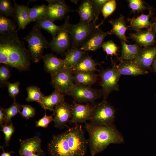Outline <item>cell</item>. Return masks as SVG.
Here are the masks:
<instances>
[{
    "label": "cell",
    "instance_id": "1",
    "mask_svg": "<svg viewBox=\"0 0 156 156\" xmlns=\"http://www.w3.org/2000/svg\"><path fill=\"white\" fill-rule=\"evenodd\" d=\"M30 55L16 30L0 35V63L21 70H28Z\"/></svg>",
    "mask_w": 156,
    "mask_h": 156
},
{
    "label": "cell",
    "instance_id": "2",
    "mask_svg": "<svg viewBox=\"0 0 156 156\" xmlns=\"http://www.w3.org/2000/svg\"><path fill=\"white\" fill-rule=\"evenodd\" d=\"M84 128L88 132V140L91 156L102 152L110 144H121L124 138L114 124L98 126L86 122Z\"/></svg>",
    "mask_w": 156,
    "mask_h": 156
},
{
    "label": "cell",
    "instance_id": "3",
    "mask_svg": "<svg viewBox=\"0 0 156 156\" xmlns=\"http://www.w3.org/2000/svg\"><path fill=\"white\" fill-rule=\"evenodd\" d=\"M68 142L72 156H84L88 141L85 138L81 125L77 124L66 131Z\"/></svg>",
    "mask_w": 156,
    "mask_h": 156
},
{
    "label": "cell",
    "instance_id": "4",
    "mask_svg": "<svg viewBox=\"0 0 156 156\" xmlns=\"http://www.w3.org/2000/svg\"><path fill=\"white\" fill-rule=\"evenodd\" d=\"M39 29L34 27L24 38L27 42L31 59L35 63L42 58L44 50L49 43Z\"/></svg>",
    "mask_w": 156,
    "mask_h": 156
},
{
    "label": "cell",
    "instance_id": "5",
    "mask_svg": "<svg viewBox=\"0 0 156 156\" xmlns=\"http://www.w3.org/2000/svg\"><path fill=\"white\" fill-rule=\"evenodd\" d=\"M115 114L113 107L104 99L100 103L93 105L90 123L98 126L112 125L115 120Z\"/></svg>",
    "mask_w": 156,
    "mask_h": 156
},
{
    "label": "cell",
    "instance_id": "6",
    "mask_svg": "<svg viewBox=\"0 0 156 156\" xmlns=\"http://www.w3.org/2000/svg\"><path fill=\"white\" fill-rule=\"evenodd\" d=\"M93 22H80L76 24H68L67 28L70 34L72 48H79L96 29Z\"/></svg>",
    "mask_w": 156,
    "mask_h": 156
},
{
    "label": "cell",
    "instance_id": "7",
    "mask_svg": "<svg viewBox=\"0 0 156 156\" xmlns=\"http://www.w3.org/2000/svg\"><path fill=\"white\" fill-rule=\"evenodd\" d=\"M69 23V17L67 16L55 36L48 43V47L57 53L64 52L71 44L70 37L67 28Z\"/></svg>",
    "mask_w": 156,
    "mask_h": 156
},
{
    "label": "cell",
    "instance_id": "8",
    "mask_svg": "<svg viewBox=\"0 0 156 156\" xmlns=\"http://www.w3.org/2000/svg\"><path fill=\"white\" fill-rule=\"evenodd\" d=\"M121 75L116 66L104 70L100 75L101 85L105 100L106 97L112 91L118 90V82Z\"/></svg>",
    "mask_w": 156,
    "mask_h": 156
},
{
    "label": "cell",
    "instance_id": "9",
    "mask_svg": "<svg viewBox=\"0 0 156 156\" xmlns=\"http://www.w3.org/2000/svg\"><path fill=\"white\" fill-rule=\"evenodd\" d=\"M51 77L53 86L64 94H68L75 85L72 69H65Z\"/></svg>",
    "mask_w": 156,
    "mask_h": 156
},
{
    "label": "cell",
    "instance_id": "10",
    "mask_svg": "<svg viewBox=\"0 0 156 156\" xmlns=\"http://www.w3.org/2000/svg\"><path fill=\"white\" fill-rule=\"evenodd\" d=\"M47 148L49 156H72L66 131L53 136L48 144Z\"/></svg>",
    "mask_w": 156,
    "mask_h": 156
},
{
    "label": "cell",
    "instance_id": "11",
    "mask_svg": "<svg viewBox=\"0 0 156 156\" xmlns=\"http://www.w3.org/2000/svg\"><path fill=\"white\" fill-rule=\"evenodd\" d=\"M68 94L79 103H92L100 96L96 90L89 86L79 84H75Z\"/></svg>",
    "mask_w": 156,
    "mask_h": 156
},
{
    "label": "cell",
    "instance_id": "12",
    "mask_svg": "<svg viewBox=\"0 0 156 156\" xmlns=\"http://www.w3.org/2000/svg\"><path fill=\"white\" fill-rule=\"evenodd\" d=\"M71 106L72 117L69 122L75 124L86 123L89 120L93 110V105L88 103L86 104L73 102Z\"/></svg>",
    "mask_w": 156,
    "mask_h": 156
},
{
    "label": "cell",
    "instance_id": "13",
    "mask_svg": "<svg viewBox=\"0 0 156 156\" xmlns=\"http://www.w3.org/2000/svg\"><path fill=\"white\" fill-rule=\"evenodd\" d=\"M53 112L54 127L64 128L72 117L71 106L64 102L56 106Z\"/></svg>",
    "mask_w": 156,
    "mask_h": 156
},
{
    "label": "cell",
    "instance_id": "14",
    "mask_svg": "<svg viewBox=\"0 0 156 156\" xmlns=\"http://www.w3.org/2000/svg\"><path fill=\"white\" fill-rule=\"evenodd\" d=\"M48 3L45 16L54 21L61 20L70 11L68 7L61 0H46Z\"/></svg>",
    "mask_w": 156,
    "mask_h": 156
},
{
    "label": "cell",
    "instance_id": "15",
    "mask_svg": "<svg viewBox=\"0 0 156 156\" xmlns=\"http://www.w3.org/2000/svg\"><path fill=\"white\" fill-rule=\"evenodd\" d=\"M109 34V31L104 32L96 29L79 49L84 51H95L101 47L105 38Z\"/></svg>",
    "mask_w": 156,
    "mask_h": 156
},
{
    "label": "cell",
    "instance_id": "16",
    "mask_svg": "<svg viewBox=\"0 0 156 156\" xmlns=\"http://www.w3.org/2000/svg\"><path fill=\"white\" fill-rule=\"evenodd\" d=\"M20 156H32L36 153L43 152L41 148V140L38 136L23 140L20 139Z\"/></svg>",
    "mask_w": 156,
    "mask_h": 156
},
{
    "label": "cell",
    "instance_id": "17",
    "mask_svg": "<svg viewBox=\"0 0 156 156\" xmlns=\"http://www.w3.org/2000/svg\"><path fill=\"white\" fill-rule=\"evenodd\" d=\"M156 56V47H146L140 49L134 62L145 69L151 68L153 60Z\"/></svg>",
    "mask_w": 156,
    "mask_h": 156
},
{
    "label": "cell",
    "instance_id": "18",
    "mask_svg": "<svg viewBox=\"0 0 156 156\" xmlns=\"http://www.w3.org/2000/svg\"><path fill=\"white\" fill-rule=\"evenodd\" d=\"M42 59L45 70L51 76L65 69L64 59L58 58L53 54H46Z\"/></svg>",
    "mask_w": 156,
    "mask_h": 156
},
{
    "label": "cell",
    "instance_id": "19",
    "mask_svg": "<svg viewBox=\"0 0 156 156\" xmlns=\"http://www.w3.org/2000/svg\"><path fill=\"white\" fill-rule=\"evenodd\" d=\"M77 12L80 18V22L94 23L95 19V13L92 0L83 1L79 6Z\"/></svg>",
    "mask_w": 156,
    "mask_h": 156
},
{
    "label": "cell",
    "instance_id": "20",
    "mask_svg": "<svg viewBox=\"0 0 156 156\" xmlns=\"http://www.w3.org/2000/svg\"><path fill=\"white\" fill-rule=\"evenodd\" d=\"M155 34L151 27L146 31L131 34L130 36L138 45L146 47H149L155 42Z\"/></svg>",
    "mask_w": 156,
    "mask_h": 156
},
{
    "label": "cell",
    "instance_id": "21",
    "mask_svg": "<svg viewBox=\"0 0 156 156\" xmlns=\"http://www.w3.org/2000/svg\"><path fill=\"white\" fill-rule=\"evenodd\" d=\"M14 2V9L15 18L17 21L19 29H24L26 26L31 22L29 14V9L27 5L18 4Z\"/></svg>",
    "mask_w": 156,
    "mask_h": 156
},
{
    "label": "cell",
    "instance_id": "22",
    "mask_svg": "<svg viewBox=\"0 0 156 156\" xmlns=\"http://www.w3.org/2000/svg\"><path fill=\"white\" fill-rule=\"evenodd\" d=\"M85 56V51L79 48H71L68 49L64 59L65 69H73Z\"/></svg>",
    "mask_w": 156,
    "mask_h": 156
},
{
    "label": "cell",
    "instance_id": "23",
    "mask_svg": "<svg viewBox=\"0 0 156 156\" xmlns=\"http://www.w3.org/2000/svg\"><path fill=\"white\" fill-rule=\"evenodd\" d=\"M116 66L121 75L135 76L148 73L146 70L135 64L133 60L123 62Z\"/></svg>",
    "mask_w": 156,
    "mask_h": 156
},
{
    "label": "cell",
    "instance_id": "24",
    "mask_svg": "<svg viewBox=\"0 0 156 156\" xmlns=\"http://www.w3.org/2000/svg\"><path fill=\"white\" fill-rule=\"evenodd\" d=\"M112 27V29L109 31V34H114L121 40L127 42L125 32L128 29L124 18L120 16L116 19H112L109 21Z\"/></svg>",
    "mask_w": 156,
    "mask_h": 156
},
{
    "label": "cell",
    "instance_id": "25",
    "mask_svg": "<svg viewBox=\"0 0 156 156\" xmlns=\"http://www.w3.org/2000/svg\"><path fill=\"white\" fill-rule=\"evenodd\" d=\"M64 102V94L55 89L50 95H44L40 105L45 109L53 111L56 106Z\"/></svg>",
    "mask_w": 156,
    "mask_h": 156
},
{
    "label": "cell",
    "instance_id": "26",
    "mask_svg": "<svg viewBox=\"0 0 156 156\" xmlns=\"http://www.w3.org/2000/svg\"><path fill=\"white\" fill-rule=\"evenodd\" d=\"M74 73L73 78L75 84L89 86L96 81L97 75L94 72H77Z\"/></svg>",
    "mask_w": 156,
    "mask_h": 156
},
{
    "label": "cell",
    "instance_id": "27",
    "mask_svg": "<svg viewBox=\"0 0 156 156\" xmlns=\"http://www.w3.org/2000/svg\"><path fill=\"white\" fill-rule=\"evenodd\" d=\"M35 22V27L46 30L51 34L53 38L55 36L61 27V25H56L54 21L45 16L40 18Z\"/></svg>",
    "mask_w": 156,
    "mask_h": 156
},
{
    "label": "cell",
    "instance_id": "28",
    "mask_svg": "<svg viewBox=\"0 0 156 156\" xmlns=\"http://www.w3.org/2000/svg\"><path fill=\"white\" fill-rule=\"evenodd\" d=\"M122 47L121 57L125 60H134L137 57L140 50L139 46L137 44H128L121 40Z\"/></svg>",
    "mask_w": 156,
    "mask_h": 156
},
{
    "label": "cell",
    "instance_id": "29",
    "mask_svg": "<svg viewBox=\"0 0 156 156\" xmlns=\"http://www.w3.org/2000/svg\"><path fill=\"white\" fill-rule=\"evenodd\" d=\"M96 63L90 57L85 56L73 69L74 72H94L96 70Z\"/></svg>",
    "mask_w": 156,
    "mask_h": 156
},
{
    "label": "cell",
    "instance_id": "30",
    "mask_svg": "<svg viewBox=\"0 0 156 156\" xmlns=\"http://www.w3.org/2000/svg\"><path fill=\"white\" fill-rule=\"evenodd\" d=\"M151 15V12L147 14H142L136 18H133L131 22V27L135 30L153 27V24L149 21Z\"/></svg>",
    "mask_w": 156,
    "mask_h": 156
},
{
    "label": "cell",
    "instance_id": "31",
    "mask_svg": "<svg viewBox=\"0 0 156 156\" xmlns=\"http://www.w3.org/2000/svg\"><path fill=\"white\" fill-rule=\"evenodd\" d=\"M26 90L27 94L26 101L28 102L35 101L40 105L44 95L41 92L40 88L36 86H31L28 87Z\"/></svg>",
    "mask_w": 156,
    "mask_h": 156
},
{
    "label": "cell",
    "instance_id": "32",
    "mask_svg": "<svg viewBox=\"0 0 156 156\" xmlns=\"http://www.w3.org/2000/svg\"><path fill=\"white\" fill-rule=\"evenodd\" d=\"M47 10V5L42 4L33 6L29 9V14L31 22L45 16Z\"/></svg>",
    "mask_w": 156,
    "mask_h": 156
},
{
    "label": "cell",
    "instance_id": "33",
    "mask_svg": "<svg viewBox=\"0 0 156 156\" xmlns=\"http://www.w3.org/2000/svg\"><path fill=\"white\" fill-rule=\"evenodd\" d=\"M22 108V105L14 102L12 105L8 108L4 109V125H8L11 122L12 118L18 113H21V109Z\"/></svg>",
    "mask_w": 156,
    "mask_h": 156
},
{
    "label": "cell",
    "instance_id": "34",
    "mask_svg": "<svg viewBox=\"0 0 156 156\" xmlns=\"http://www.w3.org/2000/svg\"><path fill=\"white\" fill-rule=\"evenodd\" d=\"M16 30L15 24L8 17L0 14V35Z\"/></svg>",
    "mask_w": 156,
    "mask_h": 156
},
{
    "label": "cell",
    "instance_id": "35",
    "mask_svg": "<svg viewBox=\"0 0 156 156\" xmlns=\"http://www.w3.org/2000/svg\"><path fill=\"white\" fill-rule=\"evenodd\" d=\"M0 12L1 14L15 19L14 8L10 0H0Z\"/></svg>",
    "mask_w": 156,
    "mask_h": 156
},
{
    "label": "cell",
    "instance_id": "36",
    "mask_svg": "<svg viewBox=\"0 0 156 156\" xmlns=\"http://www.w3.org/2000/svg\"><path fill=\"white\" fill-rule=\"evenodd\" d=\"M116 7V3L115 0H108L103 6L101 11L104 19L100 24L96 25V29L99 28V27L103 23L105 19L114 12Z\"/></svg>",
    "mask_w": 156,
    "mask_h": 156
},
{
    "label": "cell",
    "instance_id": "37",
    "mask_svg": "<svg viewBox=\"0 0 156 156\" xmlns=\"http://www.w3.org/2000/svg\"><path fill=\"white\" fill-rule=\"evenodd\" d=\"M101 47L107 55L112 56L116 54L118 47L112 41L104 42L102 44Z\"/></svg>",
    "mask_w": 156,
    "mask_h": 156
},
{
    "label": "cell",
    "instance_id": "38",
    "mask_svg": "<svg viewBox=\"0 0 156 156\" xmlns=\"http://www.w3.org/2000/svg\"><path fill=\"white\" fill-rule=\"evenodd\" d=\"M1 131L5 135V143L8 145L9 142L14 131V127L12 122L9 125H3L1 126Z\"/></svg>",
    "mask_w": 156,
    "mask_h": 156
},
{
    "label": "cell",
    "instance_id": "39",
    "mask_svg": "<svg viewBox=\"0 0 156 156\" xmlns=\"http://www.w3.org/2000/svg\"><path fill=\"white\" fill-rule=\"evenodd\" d=\"M8 88L9 95L16 101V98L20 92V83L18 81L14 83L7 82L6 83Z\"/></svg>",
    "mask_w": 156,
    "mask_h": 156
},
{
    "label": "cell",
    "instance_id": "40",
    "mask_svg": "<svg viewBox=\"0 0 156 156\" xmlns=\"http://www.w3.org/2000/svg\"><path fill=\"white\" fill-rule=\"evenodd\" d=\"M95 13V19L94 23L98 20L99 16L101 12L102 9L104 5L108 1V0H92Z\"/></svg>",
    "mask_w": 156,
    "mask_h": 156
},
{
    "label": "cell",
    "instance_id": "41",
    "mask_svg": "<svg viewBox=\"0 0 156 156\" xmlns=\"http://www.w3.org/2000/svg\"><path fill=\"white\" fill-rule=\"evenodd\" d=\"M22 111L20 113L22 117L28 120L34 116L35 109L32 106L27 105H22Z\"/></svg>",
    "mask_w": 156,
    "mask_h": 156
},
{
    "label": "cell",
    "instance_id": "42",
    "mask_svg": "<svg viewBox=\"0 0 156 156\" xmlns=\"http://www.w3.org/2000/svg\"><path fill=\"white\" fill-rule=\"evenodd\" d=\"M129 8L133 12L141 11L146 9L143 2L141 0H128Z\"/></svg>",
    "mask_w": 156,
    "mask_h": 156
},
{
    "label": "cell",
    "instance_id": "43",
    "mask_svg": "<svg viewBox=\"0 0 156 156\" xmlns=\"http://www.w3.org/2000/svg\"><path fill=\"white\" fill-rule=\"evenodd\" d=\"M53 120V114L47 116L45 112L44 116L41 118L36 122V126L37 127H47L49 124Z\"/></svg>",
    "mask_w": 156,
    "mask_h": 156
},
{
    "label": "cell",
    "instance_id": "44",
    "mask_svg": "<svg viewBox=\"0 0 156 156\" xmlns=\"http://www.w3.org/2000/svg\"><path fill=\"white\" fill-rule=\"evenodd\" d=\"M10 72L8 66L2 65L0 67V81L2 84L5 83L9 78Z\"/></svg>",
    "mask_w": 156,
    "mask_h": 156
},
{
    "label": "cell",
    "instance_id": "45",
    "mask_svg": "<svg viewBox=\"0 0 156 156\" xmlns=\"http://www.w3.org/2000/svg\"><path fill=\"white\" fill-rule=\"evenodd\" d=\"M4 109L1 107L0 109V125L1 126L4 123Z\"/></svg>",
    "mask_w": 156,
    "mask_h": 156
},
{
    "label": "cell",
    "instance_id": "46",
    "mask_svg": "<svg viewBox=\"0 0 156 156\" xmlns=\"http://www.w3.org/2000/svg\"><path fill=\"white\" fill-rule=\"evenodd\" d=\"M152 66L153 70L156 73V56L153 60L152 64Z\"/></svg>",
    "mask_w": 156,
    "mask_h": 156
},
{
    "label": "cell",
    "instance_id": "47",
    "mask_svg": "<svg viewBox=\"0 0 156 156\" xmlns=\"http://www.w3.org/2000/svg\"><path fill=\"white\" fill-rule=\"evenodd\" d=\"M2 148L3 153H1L0 156H11V153L5 152L3 150V147Z\"/></svg>",
    "mask_w": 156,
    "mask_h": 156
},
{
    "label": "cell",
    "instance_id": "48",
    "mask_svg": "<svg viewBox=\"0 0 156 156\" xmlns=\"http://www.w3.org/2000/svg\"><path fill=\"white\" fill-rule=\"evenodd\" d=\"M153 28L155 34H156V18L155 19V21L153 24Z\"/></svg>",
    "mask_w": 156,
    "mask_h": 156
},
{
    "label": "cell",
    "instance_id": "49",
    "mask_svg": "<svg viewBox=\"0 0 156 156\" xmlns=\"http://www.w3.org/2000/svg\"><path fill=\"white\" fill-rule=\"evenodd\" d=\"M32 156H40L39 153H37V154H35L33 155Z\"/></svg>",
    "mask_w": 156,
    "mask_h": 156
},
{
    "label": "cell",
    "instance_id": "50",
    "mask_svg": "<svg viewBox=\"0 0 156 156\" xmlns=\"http://www.w3.org/2000/svg\"><path fill=\"white\" fill-rule=\"evenodd\" d=\"M155 97H156V96H155Z\"/></svg>",
    "mask_w": 156,
    "mask_h": 156
}]
</instances>
